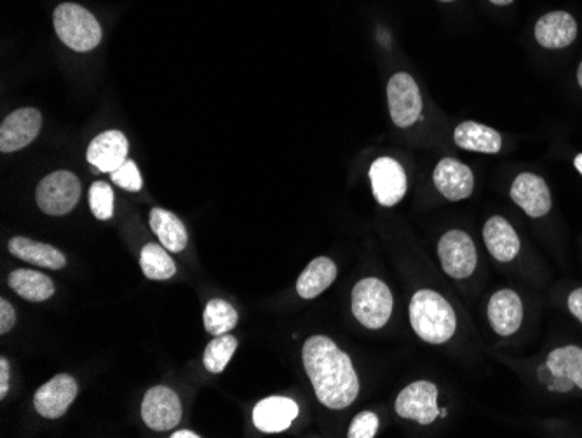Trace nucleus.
<instances>
[{
  "label": "nucleus",
  "instance_id": "2",
  "mask_svg": "<svg viewBox=\"0 0 582 438\" xmlns=\"http://www.w3.org/2000/svg\"><path fill=\"white\" fill-rule=\"evenodd\" d=\"M410 323L415 334L429 344L447 343L457 329V318L450 302L433 290H419L413 295Z\"/></svg>",
  "mask_w": 582,
  "mask_h": 438
},
{
  "label": "nucleus",
  "instance_id": "5",
  "mask_svg": "<svg viewBox=\"0 0 582 438\" xmlns=\"http://www.w3.org/2000/svg\"><path fill=\"white\" fill-rule=\"evenodd\" d=\"M81 198V182L70 172H55L37 187V205L42 212L61 217L74 210Z\"/></svg>",
  "mask_w": 582,
  "mask_h": 438
},
{
  "label": "nucleus",
  "instance_id": "29",
  "mask_svg": "<svg viewBox=\"0 0 582 438\" xmlns=\"http://www.w3.org/2000/svg\"><path fill=\"white\" fill-rule=\"evenodd\" d=\"M89 206L98 220L114 217V191L107 182H95L89 189Z\"/></svg>",
  "mask_w": 582,
  "mask_h": 438
},
{
  "label": "nucleus",
  "instance_id": "26",
  "mask_svg": "<svg viewBox=\"0 0 582 438\" xmlns=\"http://www.w3.org/2000/svg\"><path fill=\"white\" fill-rule=\"evenodd\" d=\"M140 266L149 280H170L176 273L175 262L166 254V248L156 243H149L143 247Z\"/></svg>",
  "mask_w": 582,
  "mask_h": 438
},
{
  "label": "nucleus",
  "instance_id": "27",
  "mask_svg": "<svg viewBox=\"0 0 582 438\" xmlns=\"http://www.w3.org/2000/svg\"><path fill=\"white\" fill-rule=\"evenodd\" d=\"M204 329L211 336L229 334L237 325V311L224 299H211L204 309Z\"/></svg>",
  "mask_w": 582,
  "mask_h": 438
},
{
  "label": "nucleus",
  "instance_id": "1",
  "mask_svg": "<svg viewBox=\"0 0 582 438\" xmlns=\"http://www.w3.org/2000/svg\"><path fill=\"white\" fill-rule=\"evenodd\" d=\"M305 372L321 404L346 409L356 400L359 379L351 358L330 337L312 336L302 350Z\"/></svg>",
  "mask_w": 582,
  "mask_h": 438
},
{
  "label": "nucleus",
  "instance_id": "14",
  "mask_svg": "<svg viewBox=\"0 0 582 438\" xmlns=\"http://www.w3.org/2000/svg\"><path fill=\"white\" fill-rule=\"evenodd\" d=\"M128 138L121 131H105L89 144L88 161L96 172L112 173L128 159Z\"/></svg>",
  "mask_w": 582,
  "mask_h": 438
},
{
  "label": "nucleus",
  "instance_id": "8",
  "mask_svg": "<svg viewBox=\"0 0 582 438\" xmlns=\"http://www.w3.org/2000/svg\"><path fill=\"white\" fill-rule=\"evenodd\" d=\"M396 412L401 418L412 419L420 425H431L440 416L438 388L429 381L408 384L396 398Z\"/></svg>",
  "mask_w": 582,
  "mask_h": 438
},
{
  "label": "nucleus",
  "instance_id": "34",
  "mask_svg": "<svg viewBox=\"0 0 582 438\" xmlns=\"http://www.w3.org/2000/svg\"><path fill=\"white\" fill-rule=\"evenodd\" d=\"M9 377H11V365L6 358H0V398L2 400L9 393Z\"/></svg>",
  "mask_w": 582,
  "mask_h": 438
},
{
  "label": "nucleus",
  "instance_id": "12",
  "mask_svg": "<svg viewBox=\"0 0 582 438\" xmlns=\"http://www.w3.org/2000/svg\"><path fill=\"white\" fill-rule=\"evenodd\" d=\"M77 391L79 388L74 377L58 374L35 391V411L39 412L42 418H61L77 397Z\"/></svg>",
  "mask_w": 582,
  "mask_h": 438
},
{
  "label": "nucleus",
  "instance_id": "3",
  "mask_svg": "<svg viewBox=\"0 0 582 438\" xmlns=\"http://www.w3.org/2000/svg\"><path fill=\"white\" fill-rule=\"evenodd\" d=\"M55 30L68 48L86 53L102 41V27L88 9L77 4H61L55 11Z\"/></svg>",
  "mask_w": 582,
  "mask_h": 438
},
{
  "label": "nucleus",
  "instance_id": "32",
  "mask_svg": "<svg viewBox=\"0 0 582 438\" xmlns=\"http://www.w3.org/2000/svg\"><path fill=\"white\" fill-rule=\"evenodd\" d=\"M537 377H539V381H541L549 391L569 393V391L576 386V384L572 383V381L567 379V377L556 376V374H553L548 367V363H546V365H541V367L537 369Z\"/></svg>",
  "mask_w": 582,
  "mask_h": 438
},
{
  "label": "nucleus",
  "instance_id": "20",
  "mask_svg": "<svg viewBox=\"0 0 582 438\" xmlns=\"http://www.w3.org/2000/svg\"><path fill=\"white\" fill-rule=\"evenodd\" d=\"M9 252L21 261L34 264V266L48 267V269H61L67 264L65 255L61 254L58 248L30 240V238H23V236H16L9 241Z\"/></svg>",
  "mask_w": 582,
  "mask_h": 438
},
{
  "label": "nucleus",
  "instance_id": "30",
  "mask_svg": "<svg viewBox=\"0 0 582 438\" xmlns=\"http://www.w3.org/2000/svg\"><path fill=\"white\" fill-rule=\"evenodd\" d=\"M112 175V180L114 184L119 185L122 189H126L129 192H138L143 187L142 175L138 172V166L131 161V159H126L117 170L110 173Z\"/></svg>",
  "mask_w": 582,
  "mask_h": 438
},
{
  "label": "nucleus",
  "instance_id": "9",
  "mask_svg": "<svg viewBox=\"0 0 582 438\" xmlns=\"http://www.w3.org/2000/svg\"><path fill=\"white\" fill-rule=\"evenodd\" d=\"M142 418L156 432L173 430L182 421L180 398L168 386L150 388L143 397Z\"/></svg>",
  "mask_w": 582,
  "mask_h": 438
},
{
  "label": "nucleus",
  "instance_id": "25",
  "mask_svg": "<svg viewBox=\"0 0 582 438\" xmlns=\"http://www.w3.org/2000/svg\"><path fill=\"white\" fill-rule=\"evenodd\" d=\"M548 367L556 376L567 377L582 390V350L577 346H565L551 351Z\"/></svg>",
  "mask_w": 582,
  "mask_h": 438
},
{
  "label": "nucleus",
  "instance_id": "37",
  "mask_svg": "<svg viewBox=\"0 0 582 438\" xmlns=\"http://www.w3.org/2000/svg\"><path fill=\"white\" fill-rule=\"evenodd\" d=\"M490 2H492V4H497V6H508V4H511L513 0H490Z\"/></svg>",
  "mask_w": 582,
  "mask_h": 438
},
{
  "label": "nucleus",
  "instance_id": "31",
  "mask_svg": "<svg viewBox=\"0 0 582 438\" xmlns=\"http://www.w3.org/2000/svg\"><path fill=\"white\" fill-rule=\"evenodd\" d=\"M379 430V418L373 412L365 411L358 414L352 421L347 432L349 438H373Z\"/></svg>",
  "mask_w": 582,
  "mask_h": 438
},
{
  "label": "nucleus",
  "instance_id": "15",
  "mask_svg": "<svg viewBox=\"0 0 582 438\" xmlns=\"http://www.w3.org/2000/svg\"><path fill=\"white\" fill-rule=\"evenodd\" d=\"M434 185L450 201H461L471 196L474 189L473 172L454 158L441 159L434 170Z\"/></svg>",
  "mask_w": 582,
  "mask_h": 438
},
{
  "label": "nucleus",
  "instance_id": "40",
  "mask_svg": "<svg viewBox=\"0 0 582 438\" xmlns=\"http://www.w3.org/2000/svg\"><path fill=\"white\" fill-rule=\"evenodd\" d=\"M441 2H452V0H441Z\"/></svg>",
  "mask_w": 582,
  "mask_h": 438
},
{
  "label": "nucleus",
  "instance_id": "38",
  "mask_svg": "<svg viewBox=\"0 0 582 438\" xmlns=\"http://www.w3.org/2000/svg\"><path fill=\"white\" fill-rule=\"evenodd\" d=\"M576 168L579 170V172H581L582 175V154H579V156L576 158Z\"/></svg>",
  "mask_w": 582,
  "mask_h": 438
},
{
  "label": "nucleus",
  "instance_id": "24",
  "mask_svg": "<svg viewBox=\"0 0 582 438\" xmlns=\"http://www.w3.org/2000/svg\"><path fill=\"white\" fill-rule=\"evenodd\" d=\"M9 287L16 294L30 302L48 301L55 294V283L39 271L32 269H16L9 274Z\"/></svg>",
  "mask_w": 582,
  "mask_h": 438
},
{
  "label": "nucleus",
  "instance_id": "7",
  "mask_svg": "<svg viewBox=\"0 0 582 438\" xmlns=\"http://www.w3.org/2000/svg\"><path fill=\"white\" fill-rule=\"evenodd\" d=\"M438 255L445 273L455 280H464L471 276L478 262V254L471 236L457 229L443 234L438 243Z\"/></svg>",
  "mask_w": 582,
  "mask_h": 438
},
{
  "label": "nucleus",
  "instance_id": "13",
  "mask_svg": "<svg viewBox=\"0 0 582 438\" xmlns=\"http://www.w3.org/2000/svg\"><path fill=\"white\" fill-rule=\"evenodd\" d=\"M511 198L527 212L528 217H544L551 210V192L541 177L534 173H522L511 187Z\"/></svg>",
  "mask_w": 582,
  "mask_h": 438
},
{
  "label": "nucleus",
  "instance_id": "11",
  "mask_svg": "<svg viewBox=\"0 0 582 438\" xmlns=\"http://www.w3.org/2000/svg\"><path fill=\"white\" fill-rule=\"evenodd\" d=\"M375 198L382 206H394L407 194V175L398 161L380 158L370 168Z\"/></svg>",
  "mask_w": 582,
  "mask_h": 438
},
{
  "label": "nucleus",
  "instance_id": "28",
  "mask_svg": "<svg viewBox=\"0 0 582 438\" xmlns=\"http://www.w3.org/2000/svg\"><path fill=\"white\" fill-rule=\"evenodd\" d=\"M236 350V337L229 336V334L215 336V339L204 350V367H206V370H210L211 374L224 372Z\"/></svg>",
  "mask_w": 582,
  "mask_h": 438
},
{
  "label": "nucleus",
  "instance_id": "33",
  "mask_svg": "<svg viewBox=\"0 0 582 438\" xmlns=\"http://www.w3.org/2000/svg\"><path fill=\"white\" fill-rule=\"evenodd\" d=\"M14 323H16V313L11 302L0 299V334L4 336L7 332H11Z\"/></svg>",
  "mask_w": 582,
  "mask_h": 438
},
{
  "label": "nucleus",
  "instance_id": "16",
  "mask_svg": "<svg viewBox=\"0 0 582 438\" xmlns=\"http://www.w3.org/2000/svg\"><path fill=\"white\" fill-rule=\"evenodd\" d=\"M488 320L499 336H513L523 322V304L513 290H499L488 302Z\"/></svg>",
  "mask_w": 582,
  "mask_h": 438
},
{
  "label": "nucleus",
  "instance_id": "10",
  "mask_svg": "<svg viewBox=\"0 0 582 438\" xmlns=\"http://www.w3.org/2000/svg\"><path fill=\"white\" fill-rule=\"evenodd\" d=\"M42 126V114L37 109L14 110L0 126V151L16 152L32 144Z\"/></svg>",
  "mask_w": 582,
  "mask_h": 438
},
{
  "label": "nucleus",
  "instance_id": "23",
  "mask_svg": "<svg viewBox=\"0 0 582 438\" xmlns=\"http://www.w3.org/2000/svg\"><path fill=\"white\" fill-rule=\"evenodd\" d=\"M150 227L156 233L159 241L163 243V247L170 252H182L187 247L189 241V234L187 229L183 226L182 220L176 217L175 213L168 212V210H161V208H154L150 212Z\"/></svg>",
  "mask_w": 582,
  "mask_h": 438
},
{
  "label": "nucleus",
  "instance_id": "35",
  "mask_svg": "<svg viewBox=\"0 0 582 438\" xmlns=\"http://www.w3.org/2000/svg\"><path fill=\"white\" fill-rule=\"evenodd\" d=\"M569 309L570 313L582 323V288H577L569 295Z\"/></svg>",
  "mask_w": 582,
  "mask_h": 438
},
{
  "label": "nucleus",
  "instance_id": "36",
  "mask_svg": "<svg viewBox=\"0 0 582 438\" xmlns=\"http://www.w3.org/2000/svg\"><path fill=\"white\" fill-rule=\"evenodd\" d=\"M171 438H199V435L194 432H189V430H180V432L173 433Z\"/></svg>",
  "mask_w": 582,
  "mask_h": 438
},
{
  "label": "nucleus",
  "instance_id": "21",
  "mask_svg": "<svg viewBox=\"0 0 582 438\" xmlns=\"http://www.w3.org/2000/svg\"><path fill=\"white\" fill-rule=\"evenodd\" d=\"M455 144L466 151L483 152V154H497L501 151L502 138L494 128L485 124L467 121L455 128Z\"/></svg>",
  "mask_w": 582,
  "mask_h": 438
},
{
  "label": "nucleus",
  "instance_id": "17",
  "mask_svg": "<svg viewBox=\"0 0 582 438\" xmlns=\"http://www.w3.org/2000/svg\"><path fill=\"white\" fill-rule=\"evenodd\" d=\"M297 416V402L286 397H269L258 402L253 411V423L260 432L279 433L288 430Z\"/></svg>",
  "mask_w": 582,
  "mask_h": 438
},
{
  "label": "nucleus",
  "instance_id": "22",
  "mask_svg": "<svg viewBox=\"0 0 582 438\" xmlns=\"http://www.w3.org/2000/svg\"><path fill=\"white\" fill-rule=\"evenodd\" d=\"M337 278V266L328 257H318L298 276L297 292L302 299H314L323 294Z\"/></svg>",
  "mask_w": 582,
  "mask_h": 438
},
{
  "label": "nucleus",
  "instance_id": "18",
  "mask_svg": "<svg viewBox=\"0 0 582 438\" xmlns=\"http://www.w3.org/2000/svg\"><path fill=\"white\" fill-rule=\"evenodd\" d=\"M577 23L569 13H549L535 25V39L542 48L562 49L576 41Z\"/></svg>",
  "mask_w": 582,
  "mask_h": 438
},
{
  "label": "nucleus",
  "instance_id": "6",
  "mask_svg": "<svg viewBox=\"0 0 582 438\" xmlns=\"http://www.w3.org/2000/svg\"><path fill=\"white\" fill-rule=\"evenodd\" d=\"M387 100L394 124L398 128H410L422 119V96L419 86L410 74H394L387 86Z\"/></svg>",
  "mask_w": 582,
  "mask_h": 438
},
{
  "label": "nucleus",
  "instance_id": "19",
  "mask_svg": "<svg viewBox=\"0 0 582 438\" xmlns=\"http://www.w3.org/2000/svg\"><path fill=\"white\" fill-rule=\"evenodd\" d=\"M483 240L488 252L499 262H511L520 252V240L513 226L504 217L495 215L483 227Z\"/></svg>",
  "mask_w": 582,
  "mask_h": 438
},
{
  "label": "nucleus",
  "instance_id": "4",
  "mask_svg": "<svg viewBox=\"0 0 582 438\" xmlns=\"http://www.w3.org/2000/svg\"><path fill=\"white\" fill-rule=\"evenodd\" d=\"M393 294L384 281L365 278L352 290V313L363 327L382 329L393 313Z\"/></svg>",
  "mask_w": 582,
  "mask_h": 438
},
{
  "label": "nucleus",
  "instance_id": "39",
  "mask_svg": "<svg viewBox=\"0 0 582 438\" xmlns=\"http://www.w3.org/2000/svg\"><path fill=\"white\" fill-rule=\"evenodd\" d=\"M577 81H579V84H581V88H582V63H581V67H579V72H577Z\"/></svg>",
  "mask_w": 582,
  "mask_h": 438
}]
</instances>
